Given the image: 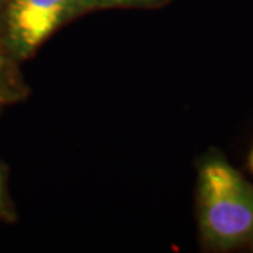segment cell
Masks as SVG:
<instances>
[{
	"instance_id": "cell-1",
	"label": "cell",
	"mask_w": 253,
	"mask_h": 253,
	"mask_svg": "<svg viewBox=\"0 0 253 253\" xmlns=\"http://www.w3.org/2000/svg\"><path fill=\"white\" fill-rule=\"evenodd\" d=\"M196 217L203 251H253V183L217 149L197 165Z\"/></svg>"
},
{
	"instance_id": "cell-2",
	"label": "cell",
	"mask_w": 253,
	"mask_h": 253,
	"mask_svg": "<svg viewBox=\"0 0 253 253\" xmlns=\"http://www.w3.org/2000/svg\"><path fill=\"white\" fill-rule=\"evenodd\" d=\"M83 13L82 0H1L6 41L21 63L33 58L62 26Z\"/></svg>"
},
{
	"instance_id": "cell-3",
	"label": "cell",
	"mask_w": 253,
	"mask_h": 253,
	"mask_svg": "<svg viewBox=\"0 0 253 253\" xmlns=\"http://www.w3.org/2000/svg\"><path fill=\"white\" fill-rule=\"evenodd\" d=\"M20 65L21 62L16 59L6 41L0 0V113L27 100L30 96V86Z\"/></svg>"
},
{
	"instance_id": "cell-4",
	"label": "cell",
	"mask_w": 253,
	"mask_h": 253,
	"mask_svg": "<svg viewBox=\"0 0 253 253\" xmlns=\"http://www.w3.org/2000/svg\"><path fill=\"white\" fill-rule=\"evenodd\" d=\"M18 219L17 208L10 196L9 169L0 162V222L16 224Z\"/></svg>"
},
{
	"instance_id": "cell-5",
	"label": "cell",
	"mask_w": 253,
	"mask_h": 253,
	"mask_svg": "<svg viewBox=\"0 0 253 253\" xmlns=\"http://www.w3.org/2000/svg\"><path fill=\"white\" fill-rule=\"evenodd\" d=\"M163 1L165 0H82L84 13L116 7H146Z\"/></svg>"
},
{
	"instance_id": "cell-6",
	"label": "cell",
	"mask_w": 253,
	"mask_h": 253,
	"mask_svg": "<svg viewBox=\"0 0 253 253\" xmlns=\"http://www.w3.org/2000/svg\"><path fill=\"white\" fill-rule=\"evenodd\" d=\"M248 169L253 174V146L252 149H251V152H249V155H248Z\"/></svg>"
}]
</instances>
